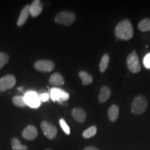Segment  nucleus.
<instances>
[{"instance_id":"f257e3e1","label":"nucleus","mask_w":150,"mask_h":150,"mask_svg":"<svg viewBox=\"0 0 150 150\" xmlns=\"http://www.w3.org/2000/svg\"><path fill=\"white\" fill-rule=\"evenodd\" d=\"M115 33L119 39L123 40H130L134 36V29L129 20H123L117 24L115 29Z\"/></svg>"},{"instance_id":"f03ea898","label":"nucleus","mask_w":150,"mask_h":150,"mask_svg":"<svg viewBox=\"0 0 150 150\" xmlns=\"http://www.w3.org/2000/svg\"><path fill=\"white\" fill-rule=\"evenodd\" d=\"M147 100L145 97L142 95H138L133 100L131 104V112L135 115H142L147 109Z\"/></svg>"},{"instance_id":"7ed1b4c3","label":"nucleus","mask_w":150,"mask_h":150,"mask_svg":"<svg viewBox=\"0 0 150 150\" xmlns=\"http://www.w3.org/2000/svg\"><path fill=\"white\" fill-rule=\"evenodd\" d=\"M76 20V16L74 13L70 11H62L56 15L55 22L59 24L70 26L74 23Z\"/></svg>"},{"instance_id":"20e7f679","label":"nucleus","mask_w":150,"mask_h":150,"mask_svg":"<svg viewBox=\"0 0 150 150\" xmlns=\"http://www.w3.org/2000/svg\"><path fill=\"white\" fill-rule=\"evenodd\" d=\"M127 65L129 70L133 73L139 72L141 70L139 59L136 51L132 52L127 56Z\"/></svg>"},{"instance_id":"39448f33","label":"nucleus","mask_w":150,"mask_h":150,"mask_svg":"<svg viewBox=\"0 0 150 150\" xmlns=\"http://www.w3.org/2000/svg\"><path fill=\"white\" fill-rule=\"evenodd\" d=\"M50 96L54 102L62 103L68 100L70 95L63 90L58 88H52L50 91Z\"/></svg>"},{"instance_id":"423d86ee","label":"nucleus","mask_w":150,"mask_h":150,"mask_svg":"<svg viewBox=\"0 0 150 150\" xmlns=\"http://www.w3.org/2000/svg\"><path fill=\"white\" fill-rule=\"evenodd\" d=\"M40 127L43 134L48 139L53 140L56 138L58 133V129L52 123L47 121H42L40 124Z\"/></svg>"},{"instance_id":"0eeeda50","label":"nucleus","mask_w":150,"mask_h":150,"mask_svg":"<svg viewBox=\"0 0 150 150\" xmlns=\"http://www.w3.org/2000/svg\"><path fill=\"white\" fill-rule=\"evenodd\" d=\"M24 100L27 106L31 108H38L40 105V99L39 98L38 94L34 91H29L24 96Z\"/></svg>"},{"instance_id":"6e6552de","label":"nucleus","mask_w":150,"mask_h":150,"mask_svg":"<svg viewBox=\"0 0 150 150\" xmlns=\"http://www.w3.org/2000/svg\"><path fill=\"white\" fill-rule=\"evenodd\" d=\"M16 83V79L13 75L7 74L0 79V91L4 92L11 89Z\"/></svg>"},{"instance_id":"1a4fd4ad","label":"nucleus","mask_w":150,"mask_h":150,"mask_svg":"<svg viewBox=\"0 0 150 150\" xmlns=\"http://www.w3.org/2000/svg\"><path fill=\"white\" fill-rule=\"evenodd\" d=\"M35 69L40 72H49L55 68V64L54 62L49 60H39L34 63Z\"/></svg>"},{"instance_id":"9d476101","label":"nucleus","mask_w":150,"mask_h":150,"mask_svg":"<svg viewBox=\"0 0 150 150\" xmlns=\"http://www.w3.org/2000/svg\"><path fill=\"white\" fill-rule=\"evenodd\" d=\"M22 137L28 140H33L38 136V129L33 125H29L22 131Z\"/></svg>"},{"instance_id":"9b49d317","label":"nucleus","mask_w":150,"mask_h":150,"mask_svg":"<svg viewBox=\"0 0 150 150\" xmlns=\"http://www.w3.org/2000/svg\"><path fill=\"white\" fill-rule=\"evenodd\" d=\"M72 115L76 122L79 123H83L85 122L87 117V114L85 110L81 108H74L72 110Z\"/></svg>"},{"instance_id":"f8f14e48","label":"nucleus","mask_w":150,"mask_h":150,"mask_svg":"<svg viewBox=\"0 0 150 150\" xmlns=\"http://www.w3.org/2000/svg\"><path fill=\"white\" fill-rule=\"evenodd\" d=\"M42 11V5L40 0H35L30 5L29 12L30 15L33 18L38 16Z\"/></svg>"},{"instance_id":"ddd939ff","label":"nucleus","mask_w":150,"mask_h":150,"mask_svg":"<svg viewBox=\"0 0 150 150\" xmlns=\"http://www.w3.org/2000/svg\"><path fill=\"white\" fill-rule=\"evenodd\" d=\"M49 81L52 86H60L65 83V79L60 73L55 72L50 76Z\"/></svg>"},{"instance_id":"4468645a","label":"nucleus","mask_w":150,"mask_h":150,"mask_svg":"<svg viewBox=\"0 0 150 150\" xmlns=\"http://www.w3.org/2000/svg\"><path fill=\"white\" fill-rule=\"evenodd\" d=\"M29 7L30 5H26L25 6L22 8L18 20V27H22V26H23L24 24H25V22H27V19L29 18V16L30 15Z\"/></svg>"},{"instance_id":"2eb2a0df","label":"nucleus","mask_w":150,"mask_h":150,"mask_svg":"<svg viewBox=\"0 0 150 150\" xmlns=\"http://www.w3.org/2000/svg\"><path fill=\"white\" fill-rule=\"evenodd\" d=\"M110 95H111V91L109 88L107 86H102V88L100 90L99 95V102L100 103H104L105 102L108 100L110 98Z\"/></svg>"},{"instance_id":"dca6fc26","label":"nucleus","mask_w":150,"mask_h":150,"mask_svg":"<svg viewBox=\"0 0 150 150\" xmlns=\"http://www.w3.org/2000/svg\"><path fill=\"white\" fill-rule=\"evenodd\" d=\"M119 116V108L116 105H112L108 110V117L111 122H115Z\"/></svg>"},{"instance_id":"f3484780","label":"nucleus","mask_w":150,"mask_h":150,"mask_svg":"<svg viewBox=\"0 0 150 150\" xmlns=\"http://www.w3.org/2000/svg\"><path fill=\"white\" fill-rule=\"evenodd\" d=\"M79 77L82 81V83L84 86L89 85V84H91L93 82V77H92V76L89 73L86 72V71H80L79 73Z\"/></svg>"},{"instance_id":"a211bd4d","label":"nucleus","mask_w":150,"mask_h":150,"mask_svg":"<svg viewBox=\"0 0 150 150\" xmlns=\"http://www.w3.org/2000/svg\"><path fill=\"white\" fill-rule=\"evenodd\" d=\"M110 61V56L108 54H105L103 55L100 63H99V70L101 72H104L107 69L108 63Z\"/></svg>"},{"instance_id":"6ab92c4d","label":"nucleus","mask_w":150,"mask_h":150,"mask_svg":"<svg viewBox=\"0 0 150 150\" xmlns=\"http://www.w3.org/2000/svg\"><path fill=\"white\" fill-rule=\"evenodd\" d=\"M11 145L13 150H27L28 147L26 145H22L20 140L17 138H13L11 140Z\"/></svg>"},{"instance_id":"aec40b11","label":"nucleus","mask_w":150,"mask_h":150,"mask_svg":"<svg viewBox=\"0 0 150 150\" xmlns=\"http://www.w3.org/2000/svg\"><path fill=\"white\" fill-rule=\"evenodd\" d=\"M138 29L141 31H150V19L145 18L142 20L138 24Z\"/></svg>"},{"instance_id":"412c9836","label":"nucleus","mask_w":150,"mask_h":150,"mask_svg":"<svg viewBox=\"0 0 150 150\" xmlns=\"http://www.w3.org/2000/svg\"><path fill=\"white\" fill-rule=\"evenodd\" d=\"M12 101L15 106H18V107L24 108L27 106L25 102V100H24V96H15L13 98Z\"/></svg>"},{"instance_id":"4be33fe9","label":"nucleus","mask_w":150,"mask_h":150,"mask_svg":"<svg viewBox=\"0 0 150 150\" xmlns=\"http://www.w3.org/2000/svg\"><path fill=\"white\" fill-rule=\"evenodd\" d=\"M97 133V127L95 126H92L87 129L83 131V137L84 138H92Z\"/></svg>"},{"instance_id":"5701e85b","label":"nucleus","mask_w":150,"mask_h":150,"mask_svg":"<svg viewBox=\"0 0 150 150\" xmlns=\"http://www.w3.org/2000/svg\"><path fill=\"white\" fill-rule=\"evenodd\" d=\"M9 61V56L6 53L0 52V69H1Z\"/></svg>"},{"instance_id":"b1692460","label":"nucleus","mask_w":150,"mask_h":150,"mask_svg":"<svg viewBox=\"0 0 150 150\" xmlns=\"http://www.w3.org/2000/svg\"><path fill=\"white\" fill-rule=\"evenodd\" d=\"M59 124H60V125H61L62 129H63V131H64L65 134H66L67 135H70V129L63 118L60 119Z\"/></svg>"},{"instance_id":"393cba45","label":"nucleus","mask_w":150,"mask_h":150,"mask_svg":"<svg viewBox=\"0 0 150 150\" xmlns=\"http://www.w3.org/2000/svg\"><path fill=\"white\" fill-rule=\"evenodd\" d=\"M143 65L147 69H150V53L146 54L144 57Z\"/></svg>"},{"instance_id":"a878e982","label":"nucleus","mask_w":150,"mask_h":150,"mask_svg":"<svg viewBox=\"0 0 150 150\" xmlns=\"http://www.w3.org/2000/svg\"><path fill=\"white\" fill-rule=\"evenodd\" d=\"M38 96L41 102H46L50 98V95L47 93H42L38 95Z\"/></svg>"},{"instance_id":"bb28decb","label":"nucleus","mask_w":150,"mask_h":150,"mask_svg":"<svg viewBox=\"0 0 150 150\" xmlns=\"http://www.w3.org/2000/svg\"><path fill=\"white\" fill-rule=\"evenodd\" d=\"M83 150H99L95 146H88L84 148Z\"/></svg>"},{"instance_id":"cd10ccee","label":"nucleus","mask_w":150,"mask_h":150,"mask_svg":"<svg viewBox=\"0 0 150 150\" xmlns=\"http://www.w3.org/2000/svg\"><path fill=\"white\" fill-rule=\"evenodd\" d=\"M45 150H53V149H50V148H47V149H45Z\"/></svg>"}]
</instances>
